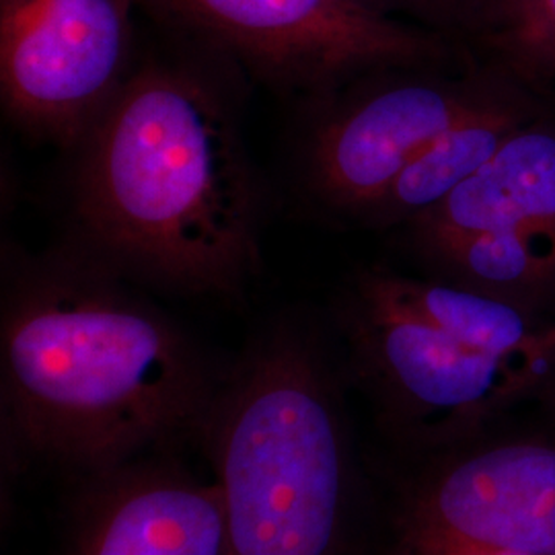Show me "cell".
Wrapping results in <instances>:
<instances>
[{"label":"cell","instance_id":"12","mask_svg":"<svg viewBox=\"0 0 555 555\" xmlns=\"http://www.w3.org/2000/svg\"><path fill=\"white\" fill-rule=\"evenodd\" d=\"M387 278L408 305L467 346L537 377L554 369L555 325L537 319L535 311L440 278Z\"/></svg>","mask_w":555,"mask_h":555},{"label":"cell","instance_id":"9","mask_svg":"<svg viewBox=\"0 0 555 555\" xmlns=\"http://www.w3.org/2000/svg\"><path fill=\"white\" fill-rule=\"evenodd\" d=\"M66 555H224L219 490L151 461L91 477Z\"/></svg>","mask_w":555,"mask_h":555},{"label":"cell","instance_id":"14","mask_svg":"<svg viewBox=\"0 0 555 555\" xmlns=\"http://www.w3.org/2000/svg\"><path fill=\"white\" fill-rule=\"evenodd\" d=\"M520 43L555 66V0H515Z\"/></svg>","mask_w":555,"mask_h":555},{"label":"cell","instance_id":"2","mask_svg":"<svg viewBox=\"0 0 555 555\" xmlns=\"http://www.w3.org/2000/svg\"><path fill=\"white\" fill-rule=\"evenodd\" d=\"M241 95L188 62L134 64L77 142L80 249L130 282L237 293L258 272L263 196Z\"/></svg>","mask_w":555,"mask_h":555},{"label":"cell","instance_id":"6","mask_svg":"<svg viewBox=\"0 0 555 555\" xmlns=\"http://www.w3.org/2000/svg\"><path fill=\"white\" fill-rule=\"evenodd\" d=\"M346 334L358 371L401 426L426 435L474 428L541 383L533 373L451 336L397 295L387 272L357 282Z\"/></svg>","mask_w":555,"mask_h":555},{"label":"cell","instance_id":"7","mask_svg":"<svg viewBox=\"0 0 555 555\" xmlns=\"http://www.w3.org/2000/svg\"><path fill=\"white\" fill-rule=\"evenodd\" d=\"M410 70L373 82L366 75L318 100L302 176L325 210L360 222L433 140L496 93L477 80Z\"/></svg>","mask_w":555,"mask_h":555},{"label":"cell","instance_id":"3","mask_svg":"<svg viewBox=\"0 0 555 555\" xmlns=\"http://www.w3.org/2000/svg\"><path fill=\"white\" fill-rule=\"evenodd\" d=\"M224 555H339L346 438L318 346L278 330L222 378L204 420Z\"/></svg>","mask_w":555,"mask_h":555},{"label":"cell","instance_id":"5","mask_svg":"<svg viewBox=\"0 0 555 555\" xmlns=\"http://www.w3.org/2000/svg\"><path fill=\"white\" fill-rule=\"evenodd\" d=\"M132 68V0H0L2 105L23 134L75 149Z\"/></svg>","mask_w":555,"mask_h":555},{"label":"cell","instance_id":"8","mask_svg":"<svg viewBox=\"0 0 555 555\" xmlns=\"http://www.w3.org/2000/svg\"><path fill=\"white\" fill-rule=\"evenodd\" d=\"M430 555H555V444L506 442L444 463L412 506Z\"/></svg>","mask_w":555,"mask_h":555},{"label":"cell","instance_id":"13","mask_svg":"<svg viewBox=\"0 0 555 555\" xmlns=\"http://www.w3.org/2000/svg\"><path fill=\"white\" fill-rule=\"evenodd\" d=\"M440 280L535 311L555 295V247L508 233H476L417 249Z\"/></svg>","mask_w":555,"mask_h":555},{"label":"cell","instance_id":"1","mask_svg":"<svg viewBox=\"0 0 555 555\" xmlns=\"http://www.w3.org/2000/svg\"><path fill=\"white\" fill-rule=\"evenodd\" d=\"M2 442L103 476L202 433L219 383L196 344L79 245L4 251Z\"/></svg>","mask_w":555,"mask_h":555},{"label":"cell","instance_id":"15","mask_svg":"<svg viewBox=\"0 0 555 555\" xmlns=\"http://www.w3.org/2000/svg\"><path fill=\"white\" fill-rule=\"evenodd\" d=\"M412 4H416L420 11H428V13H437V15H444V13H455L465 2L469 0H408Z\"/></svg>","mask_w":555,"mask_h":555},{"label":"cell","instance_id":"10","mask_svg":"<svg viewBox=\"0 0 555 555\" xmlns=\"http://www.w3.org/2000/svg\"><path fill=\"white\" fill-rule=\"evenodd\" d=\"M410 229L417 249L476 233H508L555 247L554 126L527 121Z\"/></svg>","mask_w":555,"mask_h":555},{"label":"cell","instance_id":"4","mask_svg":"<svg viewBox=\"0 0 555 555\" xmlns=\"http://www.w3.org/2000/svg\"><path fill=\"white\" fill-rule=\"evenodd\" d=\"M256 79L313 100L440 56L435 38L391 20L375 0H155Z\"/></svg>","mask_w":555,"mask_h":555},{"label":"cell","instance_id":"11","mask_svg":"<svg viewBox=\"0 0 555 555\" xmlns=\"http://www.w3.org/2000/svg\"><path fill=\"white\" fill-rule=\"evenodd\" d=\"M527 121L520 103L496 91L433 140L360 222L410 224L476 176Z\"/></svg>","mask_w":555,"mask_h":555}]
</instances>
